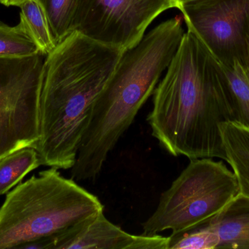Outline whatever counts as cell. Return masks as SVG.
<instances>
[{
    "mask_svg": "<svg viewBox=\"0 0 249 249\" xmlns=\"http://www.w3.org/2000/svg\"><path fill=\"white\" fill-rule=\"evenodd\" d=\"M124 51L74 31L46 55L42 70L41 165L72 168L95 102Z\"/></svg>",
    "mask_w": 249,
    "mask_h": 249,
    "instance_id": "obj_2",
    "label": "cell"
},
{
    "mask_svg": "<svg viewBox=\"0 0 249 249\" xmlns=\"http://www.w3.org/2000/svg\"><path fill=\"white\" fill-rule=\"evenodd\" d=\"M20 23L37 45L48 55L56 46L48 16L39 0H26L20 6Z\"/></svg>",
    "mask_w": 249,
    "mask_h": 249,
    "instance_id": "obj_13",
    "label": "cell"
},
{
    "mask_svg": "<svg viewBox=\"0 0 249 249\" xmlns=\"http://www.w3.org/2000/svg\"><path fill=\"white\" fill-rule=\"evenodd\" d=\"M37 152L34 148L16 151L0 160V196L8 193L32 171L40 166Z\"/></svg>",
    "mask_w": 249,
    "mask_h": 249,
    "instance_id": "obj_14",
    "label": "cell"
},
{
    "mask_svg": "<svg viewBox=\"0 0 249 249\" xmlns=\"http://www.w3.org/2000/svg\"><path fill=\"white\" fill-rule=\"evenodd\" d=\"M184 32L182 20L177 16L155 26L137 45L124 51L95 102L71 178L97 179L108 155L153 95Z\"/></svg>",
    "mask_w": 249,
    "mask_h": 249,
    "instance_id": "obj_3",
    "label": "cell"
},
{
    "mask_svg": "<svg viewBox=\"0 0 249 249\" xmlns=\"http://www.w3.org/2000/svg\"><path fill=\"white\" fill-rule=\"evenodd\" d=\"M104 209L96 195L57 168L41 171L7 193L0 208V249L62 233Z\"/></svg>",
    "mask_w": 249,
    "mask_h": 249,
    "instance_id": "obj_4",
    "label": "cell"
},
{
    "mask_svg": "<svg viewBox=\"0 0 249 249\" xmlns=\"http://www.w3.org/2000/svg\"><path fill=\"white\" fill-rule=\"evenodd\" d=\"M226 162L238 181L239 194L249 197V128L234 121L221 126Z\"/></svg>",
    "mask_w": 249,
    "mask_h": 249,
    "instance_id": "obj_11",
    "label": "cell"
},
{
    "mask_svg": "<svg viewBox=\"0 0 249 249\" xmlns=\"http://www.w3.org/2000/svg\"><path fill=\"white\" fill-rule=\"evenodd\" d=\"M48 16L57 44L74 31V20L80 0H39Z\"/></svg>",
    "mask_w": 249,
    "mask_h": 249,
    "instance_id": "obj_15",
    "label": "cell"
},
{
    "mask_svg": "<svg viewBox=\"0 0 249 249\" xmlns=\"http://www.w3.org/2000/svg\"><path fill=\"white\" fill-rule=\"evenodd\" d=\"M221 66L226 77L231 121L249 128V53L243 59Z\"/></svg>",
    "mask_w": 249,
    "mask_h": 249,
    "instance_id": "obj_12",
    "label": "cell"
},
{
    "mask_svg": "<svg viewBox=\"0 0 249 249\" xmlns=\"http://www.w3.org/2000/svg\"><path fill=\"white\" fill-rule=\"evenodd\" d=\"M238 192L236 177L223 162L192 159L142 224L143 235L191 228L219 213Z\"/></svg>",
    "mask_w": 249,
    "mask_h": 249,
    "instance_id": "obj_5",
    "label": "cell"
},
{
    "mask_svg": "<svg viewBox=\"0 0 249 249\" xmlns=\"http://www.w3.org/2000/svg\"><path fill=\"white\" fill-rule=\"evenodd\" d=\"M202 222L217 235L216 249H249V197L238 193L221 211Z\"/></svg>",
    "mask_w": 249,
    "mask_h": 249,
    "instance_id": "obj_10",
    "label": "cell"
},
{
    "mask_svg": "<svg viewBox=\"0 0 249 249\" xmlns=\"http://www.w3.org/2000/svg\"><path fill=\"white\" fill-rule=\"evenodd\" d=\"M190 1V0H174L176 4H177V8H178V6L182 3L185 2V1Z\"/></svg>",
    "mask_w": 249,
    "mask_h": 249,
    "instance_id": "obj_18",
    "label": "cell"
},
{
    "mask_svg": "<svg viewBox=\"0 0 249 249\" xmlns=\"http://www.w3.org/2000/svg\"><path fill=\"white\" fill-rule=\"evenodd\" d=\"M45 54L0 58V160L40 138V95Z\"/></svg>",
    "mask_w": 249,
    "mask_h": 249,
    "instance_id": "obj_6",
    "label": "cell"
},
{
    "mask_svg": "<svg viewBox=\"0 0 249 249\" xmlns=\"http://www.w3.org/2000/svg\"><path fill=\"white\" fill-rule=\"evenodd\" d=\"M177 8L174 0H80L74 31L125 51L137 45L152 22Z\"/></svg>",
    "mask_w": 249,
    "mask_h": 249,
    "instance_id": "obj_7",
    "label": "cell"
},
{
    "mask_svg": "<svg viewBox=\"0 0 249 249\" xmlns=\"http://www.w3.org/2000/svg\"><path fill=\"white\" fill-rule=\"evenodd\" d=\"M26 0H0V3L7 6V7H10V6L19 7Z\"/></svg>",
    "mask_w": 249,
    "mask_h": 249,
    "instance_id": "obj_17",
    "label": "cell"
},
{
    "mask_svg": "<svg viewBox=\"0 0 249 249\" xmlns=\"http://www.w3.org/2000/svg\"><path fill=\"white\" fill-rule=\"evenodd\" d=\"M39 52L20 22L14 26L0 23V58L30 57Z\"/></svg>",
    "mask_w": 249,
    "mask_h": 249,
    "instance_id": "obj_16",
    "label": "cell"
},
{
    "mask_svg": "<svg viewBox=\"0 0 249 249\" xmlns=\"http://www.w3.org/2000/svg\"><path fill=\"white\" fill-rule=\"evenodd\" d=\"M152 135L174 156L226 161L221 126L231 121L222 66L187 29L153 93Z\"/></svg>",
    "mask_w": 249,
    "mask_h": 249,
    "instance_id": "obj_1",
    "label": "cell"
},
{
    "mask_svg": "<svg viewBox=\"0 0 249 249\" xmlns=\"http://www.w3.org/2000/svg\"><path fill=\"white\" fill-rule=\"evenodd\" d=\"M167 246L168 237L127 233L102 211L51 237L48 249H167Z\"/></svg>",
    "mask_w": 249,
    "mask_h": 249,
    "instance_id": "obj_9",
    "label": "cell"
},
{
    "mask_svg": "<svg viewBox=\"0 0 249 249\" xmlns=\"http://www.w3.org/2000/svg\"><path fill=\"white\" fill-rule=\"evenodd\" d=\"M187 29L221 64L249 53V0H190L180 4Z\"/></svg>",
    "mask_w": 249,
    "mask_h": 249,
    "instance_id": "obj_8",
    "label": "cell"
}]
</instances>
